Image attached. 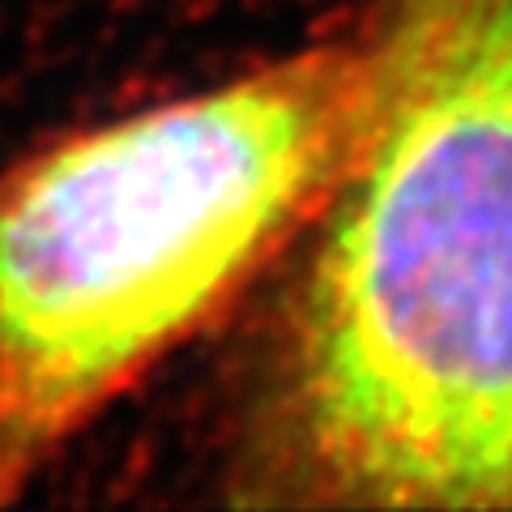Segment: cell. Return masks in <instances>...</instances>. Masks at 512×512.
Wrapping results in <instances>:
<instances>
[{"instance_id":"1","label":"cell","mask_w":512,"mask_h":512,"mask_svg":"<svg viewBox=\"0 0 512 512\" xmlns=\"http://www.w3.org/2000/svg\"><path fill=\"white\" fill-rule=\"evenodd\" d=\"M342 163L239 397L231 500L512 508V0H372Z\"/></svg>"},{"instance_id":"2","label":"cell","mask_w":512,"mask_h":512,"mask_svg":"<svg viewBox=\"0 0 512 512\" xmlns=\"http://www.w3.org/2000/svg\"><path fill=\"white\" fill-rule=\"evenodd\" d=\"M359 86L350 30L0 171V504L291 261Z\"/></svg>"}]
</instances>
